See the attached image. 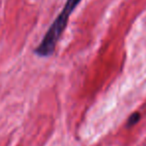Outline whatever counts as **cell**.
<instances>
[{
  "label": "cell",
  "instance_id": "1",
  "mask_svg": "<svg viewBox=\"0 0 146 146\" xmlns=\"http://www.w3.org/2000/svg\"><path fill=\"white\" fill-rule=\"evenodd\" d=\"M81 0H67L62 11L55 18L51 26L45 33L40 44L35 48L34 53L39 57H49L54 53L56 43L66 28L70 14L76 8Z\"/></svg>",
  "mask_w": 146,
  "mask_h": 146
},
{
  "label": "cell",
  "instance_id": "2",
  "mask_svg": "<svg viewBox=\"0 0 146 146\" xmlns=\"http://www.w3.org/2000/svg\"><path fill=\"white\" fill-rule=\"evenodd\" d=\"M140 120V114L138 112H134L127 120V126L128 127H131V126H134L135 124H137Z\"/></svg>",
  "mask_w": 146,
  "mask_h": 146
}]
</instances>
